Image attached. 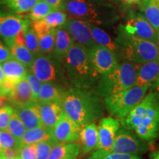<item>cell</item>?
<instances>
[{"mask_svg":"<svg viewBox=\"0 0 159 159\" xmlns=\"http://www.w3.org/2000/svg\"><path fill=\"white\" fill-rule=\"evenodd\" d=\"M4 159H20L19 150L16 148H10L2 150Z\"/></svg>","mask_w":159,"mask_h":159,"instance_id":"obj_43","label":"cell"},{"mask_svg":"<svg viewBox=\"0 0 159 159\" xmlns=\"http://www.w3.org/2000/svg\"><path fill=\"white\" fill-rule=\"evenodd\" d=\"M12 57H13L11 49L5 43L2 42V40H0V63L5 62V61Z\"/></svg>","mask_w":159,"mask_h":159,"instance_id":"obj_41","label":"cell"},{"mask_svg":"<svg viewBox=\"0 0 159 159\" xmlns=\"http://www.w3.org/2000/svg\"><path fill=\"white\" fill-rule=\"evenodd\" d=\"M158 35H159V33H158Z\"/></svg>","mask_w":159,"mask_h":159,"instance_id":"obj_56","label":"cell"},{"mask_svg":"<svg viewBox=\"0 0 159 159\" xmlns=\"http://www.w3.org/2000/svg\"><path fill=\"white\" fill-rule=\"evenodd\" d=\"M0 159H4L3 151H2V150L1 148H0Z\"/></svg>","mask_w":159,"mask_h":159,"instance_id":"obj_52","label":"cell"},{"mask_svg":"<svg viewBox=\"0 0 159 159\" xmlns=\"http://www.w3.org/2000/svg\"><path fill=\"white\" fill-rule=\"evenodd\" d=\"M1 64L5 79L16 83L21 80L26 78L27 73L30 69L14 57L7 60L5 62L1 63Z\"/></svg>","mask_w":159,"mask_h":159,"instance_id":"obj_22","label":"cell"},{"mask_svg":"<svg viewBox=\"0 0 159 159\" xmlns=\"http://www.w3.org/2000/svg\"><path fill=\"white\" fill-rule=\"evenodd\" d=\"M63 64L70 86L95 89L100 75L91 64L88 49L75 43L67 53Z\"/></svg>","mask_w":159,"mask_h":159,"instance_id":"obj_3","label":"cell"},{"mask_svg":"<svg viewBox=\"0 0 159 159\" xmlns=\"http://www.w3.org/2000/svg\"><path fill=\"white\" fill-rule=\"evenodd\" d=\"M81 142V156H85L96 150L98 144V127L96 122H91L83 127L80 134Z\"/></svg>","mask_w":159,"mask_h":159,"instance_id":"obj_19","label":"cell"},{"mask_svg":"<svg viewBox=\"0 0 159 159\" xmlns=\"http://www.w3.org/2000/svg\"><path fill=\"white\" fill-rule=\"evenodd\" d=\"M68 14L64 11H54L47 15L43 21L48 24L52 28H57V27H62L68 20Z\"/></svg>","mask_w":159,"mask_h":159,"instance_id":"obj_33","label":"cell"},{"mask_svg":"<svg viewBox=\"0 0 159 159\" xmlns=\"http://www.w3.org/2000/svg\"><path fill=\"white\" fill-rule=\"evenodd\" d=\"M30 25L32 28L36 33L38 38L47 34L54 29L51 27L48 24L46 23L44 21H43L42 19L39 20V21H31Z\"/></svg>","mask_w":159,"mask_h":159,"instance_id":"obj_39","label":"cell"},{"mask_svg":"<svg viewBox=\"0 0 159 159\" xmlns=\"http://www.w3.org/2000/svg\"><path fill=\"white\" fill-rule=\"evenodd\" d=\"M54 11H56L54 7L42 0H39L29 12L27 16L30 21H39L44 19L47 15Z\"/></svg>","mask_w":159,"mask_h":159,"instance_id":"obj_30","label":"cell"},{"mask_svg":"<svg viewBox=\"0 0 159 159\" xmlns=\"http://www.w3.org/2000/svg\"><path fill=\"white\" fill-rule=\"evenodd\" d=\"M150 91H153V92L156 93V94L159 96V77L157 79L152 85H151Z\"/></svg>","mask_w":159,"mask_h":159,"instance_id":"obj_47","label":"cell"},{"mask_svg":"<svg viewBox=\"0 0 159 159\" xmlns=\"http://www.w3.org/2000/svg\"><path fill=\"white\" fill-rule=\"evenodd\" d=\"M138 64L128 61H122L114 71L100 75L95 87L102 99L125 91L136 85Z\"/></svg>","mask_w":159,"mask_h":159,"instance_id":"obj_6","label":"cell"},{"mask_svg":"<svg viewBox=\"0 0 159 159\" xmlns=\"http://www.w3.org/2000/svg\"><path fill=\"white\" fill-rule=\"evenodd\" d=\"M157 148L159 149V142H158V144H157Z\"/></svg>","mask_w":159,"mask_h":159,"instance_id":"obj_54","label":"cell"},{"mask_svg":"<svg viewBox=\"0 0 159 159\" xmlns=\"http://www.w3.org/2000/svg\"><path fill=\"white\" fill-rule=\"evenodd\" d=\"M81 130L82 128L73 122L63 111L59 121L51 130L49 139L55 145L75 142L80 140Z\"/></svg>","mask_w":159,"mask_h":159,"instance_id":"obj_13","label":"cell"},{"mask_svg":"<svg viewBox=\"0 0 159 159\" xmlns=\"http://www.w3.org/2000/svg\"><path fill=\"white\" fill-rule=\"evenodd\" d=\"M123 4L127 5H136V4H140L141 0H119Z\"/></svg>","mask_w":159,"mask_h":159,"instance_id":"obj_48","label":"cell"},{"mask_svg":"<svg viewBox=\"0 0 159 159\" xmlns=\"http://www.w3.org/2000/svg\"><path fill=\"white\" fill-rule=\"evenodd\" d=\"M88 52L91 66L99 75L113 71L121 61L116 52L99 44L89 49Z\"/></svg>","mask_w":159,"mask_h":159,"instance_id":"obj_11","label":"cell"},{"mask_svg":"<svg viewBox=\"0 0 159 159\" xmlns=\"http://www.w3.org/2000/svg\"><path fill=\"white\" fill-rule=\"evenodd\" d=\"M158 47H159V39H158Z\"/></svg>","mask_w":159,"mask_h":159,"instance_id":"obj_55","label":"cell"},{"mask_svg":"<svg viewBox=\"0 0 159 159\" xmlns=\"http://www.w3.org/2000/svg\"><path fill=\"white\" fill-rule=\"evenodd\" d=\"M142 7L145 18L159 33V0H150Z\"/></svg>","mask_w":159,"mask_h":159,"instance_id":"obj_28","label":"cell"},{"mask_svg":"<svg viewBox=\"0 0 159 159\" xmlns=\"http://www.w3.org/2000/svg\"><path fill=\"white\" fill-rule=\"evenodd\" d=\"M150 145L144 142L133 130L122 127L117 132L111 148L102 153L92 156L89 155L85 159H101L111 153H123L140 156L147 153Z\"/></svg>","mask_w":159,"mask_h":159,"instance_id":"obj_8","label":"cell"},{"mask_svg":"<svg viewBox=\"0 0 159 159\" xmlns=\"http://www.w3.org/2000/svg\"><path fill=\"white\" fill-rule=\"evenodd\" d=\"M101 159H143L140 156L123 153H111Z\"/></svg>","mask_w":159,"mask_h":159,"instance_id":"obj_42","label":"cell"},{"mask_svg":"<svg viewBox=\"0 0 159 159\" xmlns=\"http://www.w3.org/2000/svg\"><path fill=\"white\" fill-rule=\"evenodd\" d=\"M36 145L37 159H48L52 148L55 146L50 139L39 142Z\"/></svg>","mask_w":159,"mask_h":159,"instance_id":"obj_37","label":"cell"},{"mask_svg":"<svg viewBox=\"0 0 159 159\" xmlns=\"http://www.w3.org/2000/svg\"><path fill=\"white\" fill-rule=\"evenodd\" d=\"M30 22L27 16L13 13L0 4V39L9 48L15 44L18 33L29 27Z\"/></svg>","mask_w":159,"mask_h":159,"instance_id":"obj_10","label":"cell"},{"mask_svg":"<svg viewBox=\"0 0 159 159\" xmlns=\"http://www.w3.org/2000/svg\"><path fill=\"white\" fill-rule=\"evenodd\" d=\"M26 79L28 81L30 86L31 88L32 93H33V99H34L35 102H38V101H39V92L40 90H41V86H42L43 83L38 78L36 75L33 72L31 69H30L28 73H27Z\"/></svg>","mask_w":159,"mask_h":159,"instance_id":"obj_36","label":"cell"},{"mask_svg":"<svg viewBox=\"0 0 159 159\" xmlns=\"http://www.w3.org/2000/svg\"><path fill=\"white\" fill-rule=\"evenodd\" d=\"M10 49L14 58L27 66L29 69L32 68L35 56L26 46L14 44L12 46Z\"/></svg>","mask_w":159,"mask_h":159,"instance_id":"obj_29","label":"cell"},{"mask_svg":"<svg viewBox=\"0 0 159 159\" xmlns=\"http://www.w3.org/2000/svg\"><path fill=\"white\" fill-rule=\"evenodd\" d=\"M11 104V97L7 95H0V108L5 106V105Z\"/></svg>","mask_w":159,"mask_h":159,"instance_id":"obj_46","label":"cell"},{"mask_svg":"<svg viewBox=\"0 0 159 159\" xmlns=\"http://www.w3.org/2000/svg\"><path fill=\"white\" fill-rule=\"evenodd\" d=\"M74 43L75 41L71 35L63 26L57 27L55 30L54 49L49 55L63 63L67 53Z\"/></svg>","mask_w":159,"mask_h":159,"instance_id":"obj_17","label":"cell"},{"mask_svg":"<svg viewBox=\"0 0 159 159\" xmlns=\"http://www.w3.org/2000/svg\"><path fill=\"white\" fill-rule=\"evenodd\" d=\"M15 113L22 121L27 130L43 126L42 117L38 102L14 108Z\"/></svg>","mask_w":159,"mask_h":159,"instance_id":"obj_16","label":"cell"},{"mask_svg":"<svg viewBox=\"0 0 159 159\" xmlns=\"http://www.w3.org/2000/svg\"><path fill=\"white\" fill-rule=\"evenodd\" d=\"M149 159H159V149L151 152L149 156Z\"/></svg>","mask_w":159,"mask_h":159,"instance_id":"obj_49","label":"cell"},{"mask_svg":"<svg viewBox=\"0 0 159 159\" xmlns=\"http://www.w3.org/2000/svg\"><path fill=\"white\" fill-rule=\"evenodd\" d=\"M149 1H150V0H141V2H140V5H142V6L144 5L145 4L148 3Z\"/></svg>","mask_w":159,"mask_h":159,"instance_id":"obj_51","label":"cell"},{"mask_svg":"<svg viewBox=\"0 0 159 159\" xmlns=\"http://www.w3.org/2000/svg\"><path fill=\"white\" fill-rule=\"evenodd\" d=\"M55 30L54 28L49 33L39 38L40 53L42 55H49L53 51L55 41Z\"/></svg>","mask_w":159,"mask_h":159,"instance_id":"obj_32","label":"cell"},{"mask_svg":"<svg viewBox=\"0 0 159 159\" xmlns=\"http://www.w3.org/2000/svg\"><path fill=\"white\" fill-rule=\"evenodd\" d=\"M57 11H64L65 4L66 0H42Z\"/></svg>","mask_w":159,"mask_h":159,"instance_id":"obj_44","label":"cell"},{"mask_svg":"<svg viewBox=\"0 0 159 159\" xmlns=\"http://www.w3.org/2000/svg\"><path fill=\"white\" fill-rule=\"evenodd\" d=\"M119 27L129 35L148 40L158 44V33L150 25L144 14L131 13L125 25H119Z\"/></svg>","mask_w":159,"mask_h":159,"instance_id":"obj_12","label":"cell"},{"mask_svg":"<svg viewBox=\"0 0 159 159\" xmlns=\"http://www.w3.org/2000/svg\"><path fill=\"white\" fill-rule=\"evenodd\" d=\"M120 123L148 144H154L159 137L158 95L149 90L142 102L120 120Z\"/></svg>","mask_w":159,"mask_h":159,"instance_id":"obj_2","label":"cell"},{"mask_svg":"<svg viewBox=\"0 0 159 159\" xmlns=\"http://www.w3.org/2000/svg\"><path fill=\"white\" fill-rule=\"evenodd\" d=\"M159 77V58L139 66L136 85H151Z\"/></svg>","mask_w":159,"mask_h":159,"instance_id":"obj_21","label":"cell"},{"mask_svg":"<svg viewBox=\"0 0 159 159\" xmlns=\"http://www.w3.org/2000/svg\"><path fill=\"white\" fill-rule=\"evenodd\" d=\"M64 11L70 18L97 26H107L118 19L116 10L108 0H66Z\"/></svg>","mask_w":159,"mask_h":159,"instance_id":"obj_4","label":"cell"},{"mask_svg":"<svg viewBox=\"0 0 159 159\" xmlns=\"http://www.w3.org/2000/svg\"><path fill=\"white\" fill-rule=\"evenodd\" d=\"M20 159H37L36 145L30 144L22 146L19 150Z\"/></svg>","mask_w":159,"mask_h":159,"instance_id":"obj_40","label":"cell"},{"mask_svg":"<svg viewBox=\"0 0 159 159\" xmlns=\"http://www.w3.org/2000/svg\"><path fill=\"white\" fill-rule=\"evenodd\" d=\"M7 130L17 139L21 146V142L22 139L24 135L27 131L25 125H24L22 121L20 119L19 116L16 114L14 111V114L12 116L11 120L7 127Z\"/></svg>","mask_w":159,"mask_h":159,"instance_id":"obj_31","label":"cell"},{"mask_svg":"<svg viewBox=\"0 0 159 159\" xmlns=\"http://www.w3.org/2000/svg\"><path fill=\"white\" fill-rule=\"evenodd\" d=\"M81 152V146L77 143H64L55 145L48 159H77Z\"/></svg>","mask_w":159,"mask_h":159,"instance_id":"obj_23","label":"cell"},{"mask_svg":"<svg viewBox=\"0 0 159 159\" xmlns=\"http://www.w3.org/2000/svg\"><path fill=\"white\" fill-rule=\"evenodd\" d=\"M95 89L69 86L63 91V110L75 123L83 128L102 118L104 103Z\"/></svg>","mask_w":159,"mask_h":159,"instance_id":"obj_1","label":"cell"},{"mask_svg":"<svg viewBox=\"0 0 159 159\" xmlns=\"http://www.w3.org/2000/svg\"><path fill=\"white\" fill-rule=\"evenodd\" d=\"M120 125V121L114 116L101 118L98 125V144L96 150L90 155L96 156L108 150L114 142Z\"/></svg>","mask_w":159,"mask_h":159,"instance_id":"obj_14","label":"cell"},{"mask_svg":"<svg viewBox=\"0 0 159 159\" xmlns=\"http://www.w3.org/2000/svg\"><path fill=\"white\" fill-rule=\"evenodd\" d=\"M151 85H134L103 99L105 110L119 121L124 119L146 96Z\"/></svg>","mask_w":159,"mask_h":159,"instance_id":"obj_7","label":"cell"},{"mask_svg":"<svg viewBox=\"0 0 159 159\" xmlns=\"http://www.w3.org/2000/svg\"><path fill=\"white\" fill-rule=\"evenodd\" d=\"M0 148L2 150L16 148L20 150L21 146L17 139L7 130H0Z\"/></svg>","mask_w":159,"mask_h":159,"instance_id":"obj_35","label":"cell"},{"mask_svg":"<svg viewBox=\"0 0 159 159\" xmlns=\"http://www.w3.org/2000/svg\"><path fill=\"white\" fill-rule=\"evenodd\" d=\"M11 104L14 108L35 103L28 81L24 78L16 84L11 95Z\"/></svg>","mask_w":159,"mask_h":159,"instance_id":"obj_20","label":"cell"},{"mask_svg":"<svg viewBox=\"0 0 159 159\" xmlns=\"http://www.w3.org/2000/svg\"><path fill=\"white\" fill-rule=\"evenodd\" d=\"M39 104L43 126L51 131L63 113L61 102H41Z\"/></svg>","mask_w":159,"mask_h":159,"instance_id":"obj_18","label":"cell"},{"mask_svg":"<svg viewBox=\"0 0 159 159\" xmlns=\"http://www.w3.org/2000/svg\"><path fill=\"white\" fill-rule=\"evenodd\" d=\"M39 0H0V4L8 11L22 15L29 13Z\"/></svg>","mask_w":159,"mask_h":159,"instance_id":"obj_27","label":"cell"},{"mask_svg":"<svg viewBox=\"0 0 159 159\" xmlns=\"http://www.w3.org/2000/svg\"><path fill=\"white\" fill-rule=\"evenodd\" d=\"M32 71L42 83H52L65 89L70 86L66 76L63 63L49 55L35 56Z\"/></svg>","mask_w":159,"mask_h":159,"instance_id":"obj_9","label":"cell"},{"mask_svg":"<svg viewBox=\"0 0 159 159\" xmlns=\"http://www.w3.org/2000/svg\"><path fill=\"white\" fill-rule=\"evenodd\" d=\"M114 40L118 45L120 60L141 65L159 58L158 43L129 35L120 27Z\"/></svg>","mask_w":159,"mask_h":159,"instance_id":"obj_5","label":"cell"},{"mask_svg":"<svg viewBox=\"0 0 159 159\" xmlns=\"http://www.w3.org/2000/svg\"><path fill=\"white\" fill-rule=\"evenodd\" d=\"M25 43L26 47L33 53L35 56L41 54L39 49V38H38L35 32L32 28L31 25L26 30Z\"/></svg>","mask_w":159,"mask_h":159,"instance_id":"obj_34","label":"cell"},{"mask_svg":"<svg viewBox=\"0 0 159 159\" xmlns=\"http://www.w3.org/2000/svg\"><path fill=\"white\" fill-rule=\"evenodd\" d=\"M58 85L52 83H43L39 92V101L41 102H61L62 99L63 91Z\"/></svg>","mask_w":159,"mask_h":159,"instance_id":"obj_24","label":"cell"},{"mask_svg":"<svg viewBox=\"0 0 159 159\" xmlns=\"http://www.w3.org/2000/svg\"><path fill=\"white\" fill-rule=\"evenodd\" d=\"M63 27L69 32L75 43L83 46L88 50L97 45L93 39L90 23L83 20L70 18Z\"/></svg>","mask_w":159,"mask_h":159,"instance_id":"obj_15","label":"cell"},{"mask_svg":"<svg viewBox=\"0 0 159 159\" xmlns=\"http://www.w3.org/2000/svg\"><path fill=\"white\" fill-rule=\"evenodd\" d=\"M27 27L21 30L16 35V36L15 38V44L20 45V46H26L25 33H26V30H27Z\"/></svg>","mask_w":159,"mask_h":159,"instance_id":"obj_45","label":"cell"},{"mask_svg":"<svg viewBox=\"0 0 159 159\" xmlns=\"http://www.w3.org/2000/svg\"><path fill=\"white\" fill-rule=\"evenodd\" d=\"M50 139V131L44 126L28 129L25 132L21 142V148L25 145L36 144L42 141Z\"/></svg>","mask_w":159,"mask_h":159,"instance_id":"obj_25","label":"cell"},{"mask_svg":"<svg viewBox=\"0 0 159 159\" xmlns=\"http://www.w3.org/2000/svg\"><path fill=\"white\" fill-rule=\"evenodd\" d=\"M90 25L93 39H94L95 42L97 43V44L111 49L114 52H116V55L119 56V47L115 40L111 39V37L106 32L101 29L98 26L91 25V24H90Z\"/></svg>","mask_w":159,"mask_h":159,"instance_id":"obj_26","label":"cell"},{"mask_svg":"<svg viewBox=\"0 0 159 159\" xmlns=\"http://www.w3.org/2000/svg\"><path fill=\"white\" fill-rule=\"evenodd\" d=\"M0 95H3L2 89V87H0Z\"/></svg>","mask_w":159,"mask_h":159,"instance_id":"obj_53","label":"cell"},{"mask_svg":"<svg viewBox=\"0 0 159 159\" xmlns=\"http://www.w3.org/2000/svg\"><path fill=\"white\" fill-rule=\"evenodd\" d=\"M14 111V107L10 104L0 108V130H7L10 120Z\"/></svg>","mask_w":159,"mask_h":159,"instance_id":"obj_38","label":"cell"},{"mask_svg":"<svg viewBox=\"0 0 159 159\" xmlns=\"http://www.w3.org/2000/svg\"><path fill=\"white\" fill-rule=\"evenodd\" d=\"M5 79V75H4L2 67V64H1V63H0V87H1Z\"/></svg>","mask_w":159,"mask_h":159,"instance_id":"obj_50","label":"cell"}]
</instances>
